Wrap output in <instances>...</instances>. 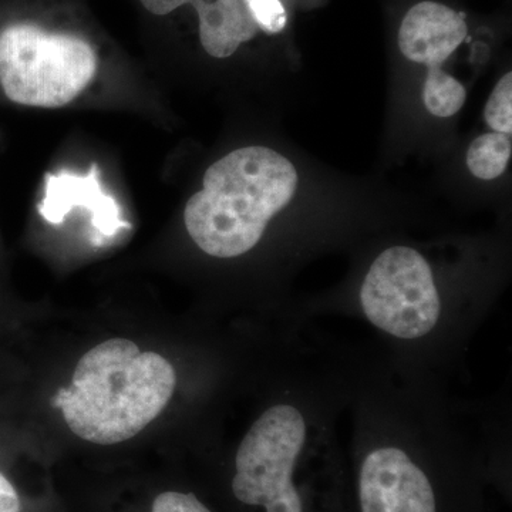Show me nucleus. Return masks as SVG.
<instances>
[{"mask_svg": "<svg viewBox=\"0 0 512 512\" xmlns=\"http://www.w3.org/2000/svg\"><path fill=\"white\" fill-rule=\"evenodd\" d=\"M348 410L355 512H478L507 454V397L460 399L447 380L396 369L376 345L355 349Z\"/></svg>", "mask_w": 512, "mask_h": 512, "instance_id": "1", "label": "nucleus"}, {"mask_svg": "<svg viewBox=\"0 0 512 512\" xmlns=\"http://www.w3.org/2000/svg\"><path fill=\"white\" fill-rule=\"evenodd\" d=\"M355 346L293 326L269 372L268 393L235 448L228 491L241 512H355L339 440Z\"/></svg>", "mask_w": 512, "mask_h": 512, "instance_id": "2", "label": "nucleus"}, {"mask_svg": "<svg viewBox=\"0 0 512 512\" xmlns=\"http://www.w3.org/2000/svg\"><path fill=\"white\" fill-rule=\"evenodd\" d=\"M491 295L464 282L444 281L420 249L390 245L370 261L355 291L289 308L312 322L342 313L366 323L396 369L450 382L461 372L468 346L487 319Z\"/></svg>", "mask_w": 512, "mask_h": 512, "instance_id": "3", "label": "nucleus"}, {"mask_svg": "<svg viewBox=\"0 0 512 512\" xmlns=\"http://www.w3.org/2000/svg\"><path fill=\"white\" fill-rule=\"evenodd\" d=\"M177 372L156 352L128 339H110L77 363L72 384L57 390L52 406L80 439L100 446L133 439L170 403Z\"/></svg>", "mask_w": 512, "mask_h": 512, "instance_id": "4", "label": "nucleus"}, {"mask_svg": "<svg viewBox=\"0 0 512 512\" xmlns=\"http://www.w3.org/2000/svg\"><path fill=\"white\" fill-rule=\"evenodd\" d=\"M298 183L296 168L282 154L268 147L238 148L208 168L204 187L185 205L188 235L211 258H241L261 244Z\"/></svg>", "mask_w": 512, "mask_h": 512, "instance_id": "5", "label": "nucleus"}, {"mask_svg": "<svg viewBox=\"0 0 512 512\" xmlns=\"http://www.w3.org/2000/svg\"><path fill=\"white\" fill-rule=\"evenodd\" d=\"M97 56L82 37L16 23L0 32V86L22 106L57 109L92 83Z\"/></svg>", "mask_w": 512, "mask_h": 512, "instance_id": "6", "label": "nucleus"}, {"mask_svg": "<svg viewBox=\"0 0 512 512\" xmlns=\"http://www.w3.org/2000/svg\"><path fill=\"white\" fill-rule=\"evenodd\" d=\"M76 208L90 212L94 228L103 237H114L121 229L130 228V224L121 218L117 201L101 188L96 164L92 165L87 175L69 171L46 175L45 197L39 205L40 215L50 224L57 225L62 224L66 215Z\"/></svg>", "mask_w": 512, "mask_h": 512, "instance_id": "7", "label": "nucleus"}, {"mask_svg": "<svg viewBox=\"0 0 512 512\" xmlns=\"http://www.w3.org/2000/svg\"><path fill=\"white\" fill-rule=\"evenodd\" d=\"M468 33L464 16L437 2H421L404 16L399 47L410 62L441 67Z\"/></svg>", "mask_w": 512, "mask_h": 512, "instance_id": "8", "label": "nucleus"}, {"mask_svg": "<svg viewBox=\"0 0 512 512\" xmlns=\"http://www.w3.org/2000/svg\"><path fill=\"white\" fill-rule=\"evenodd\" d=\"M200 19V39L205 52L217 59L234 55L259 29L245 0H192Z\"/></svg>", "mask_w": 512, "mask_h": 512, "instance_id": "9", "label": "nucleus"}, {"mask_svg": "<svg viewBox=\"0 0 512 512\" xmlns=\"http://www.w3.org/2000/svg\"><path fill=\"white\" fill-rule=\"evenodd\" d=\"M511 151L510 136L501 133L483 134L468 148V170L478 180H495L507 170Z\"/></svg>", "mask_w": 512, "mask_h": 512, "instance_id": "10", "label": "nucleus"}, {"mask_svg": "<svg viewBox=\"0 0 512 512\" xmlns=\"http://www.w3.org/2000/svg\"><path fill=\"white\" fill-rule=\"evenodd\" d=\"M466 89L441 67H429L424 82L423 101L429 113L436 117L454 116L466 103Z\"/></svg>", "mask_w": 512, "mask_h": 512, "instance_id": "11", "label": "nucleus"}, {"mask_svg": "<svg viewBox=\"0 0 512 512\" xmlns=\"http://www.w3.org/2000/svg\"><path fill=\"white\" fill-rule=\"evenodd\" d=\"M512 74L508 72L491 93L485 106L484 117L495 133H512Z\"/></svg>", "mask_w": 512, "mask_h": 512, "instance_id": "12", "label": "nucleus"}, {"mask_svg": "<svg viewBox=\"0 0 512 512\" xmlns=\"http://www.w3.org/2000/svg\"><path fill=\"white\" fill-rule=\"evenodd\" d=\"M150 512H215L194 491L165 490L151 501Z\"/></svg>", "mask_w": 512, "mask_h": 512, "instance_id": "13", "label": "nucleus"}, {"mask_svg": "<svg viewBox=\"0 0 512 512\" xmlns=\"http://www.w3.org/2000/svg\"><path fill=\"white\" fill-rule=\"evenodd\" d=\"M259 30L276 35L285 29L288 15L281 0H245Z\"/></svg>", "mask_w": 512, "mask_h": 512, "instance_id": "14", "label": "nucleus"}, {"mask_svg": "<svg viewBox=\"0 0 512 512\" xmlns=\"http://www.w3.org/2000/svg\"><path fill=\"white\" fill-rule=\"evenodd\" d=\"M0 512H23L18 490L3 473H0Z\"/></svg>", "mask_w": 512, "mask_h": 512, "instance_id": "15", "label": "nucleus"}, {"mask_svg": "<svg viewBox=\"0 0 512 512\" xmlns=\"http://www.w3.org/2000/svg\"><path fill=\"white\" fill-rule=\"evenodd\" d=\"M140 2L153 15L164 16L187 3H192V0H140Z\"/></svg>", "mask_w": 512, "mask_h": 512, "instance_id": "16", "label": "nucleus"}]
</instances>
